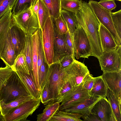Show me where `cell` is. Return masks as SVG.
Listing matches in <instances>:
<instances>
[{
	"instance_id": "1",
	"label": "cell",
	"mask_w": 121,
	"mask_h": 121,
	"mask_svg": "<svg viewBox=\"0 0 121 121\" xmlns=\"http://www.w3.org/2000/svg\"><path fill=\"white\" fill-rule=\"evenodd\" d=\"M75 15L78 24L84 29L89 40L91 56L99 58L103 53L99 32L100 23L88 3L85 1Z\"/></svg>"
},
{
	"instance_id": "2",
	"label": "cell",
	"mask_w": 121,
	"mask_h": 121,
	"mask_svg": "<svg viewBox=\"0 0 121 121\" xmlns=\"http://www.w3.org/2000/svg\"><path fill=\"white\" fill-rule=\"evenodd\" d=\"M30 95L15 71L13 72L6 85L0 91V102L6 103L18 97Z\"/></svg>"
},
{
	"instance_id": "3",
	"label": "cell",
	"mask_w": 121,
	"mask_h": 121,
	"mask_svg": "<svg viewBox=\"0 0 121 121\" xmlns=\"http://www.w3.org/2000/svg\"><path fill=\"white\" fill-rule=\"evenodd\" d=\"M40 97L33 98L13 108L3 116L4 121H25L31 116L40 105Z\"/></svg>"
},
{
	"instance_id": "4",
	"label": "cell",
	"mask_w": 121,
	"mask_h": 121,
	"mask_svg": "<svg viewBox=\"0 0 121 121\" xmlns=\"http://www.w3.org/2000/svg\"><path fill=\"white\" fill-rule=\"evenodd\" d=\"M72 37L74 57L78 60L81 58H88L91 56V48L89 40L85 30L78 24Z\"/></svg>"
},
{
	"instance_id": "5",
	"label": "cell",
	"mask_w": 121,
	"mask_h": 121,
	"mask_svg": "<svg viewBox=\"0 0 121 121\" xmlns=\"http://www.w3.org/2000/svg\"><path fill=\"white\" fill-rule=\"evenodd\" d=\"M54 30L53 19L50 16L41 30L45 60L48 66L54 62Z\"/></svg>"
},
{
	"instance_id": "6",
	"label": "cell",
	"mask_w": 121,
	"mask_h": 121,
	"mask_svg": "<svg viewBox=\"0 0 121 121\" xmlns=\"http://www.w3.org/2000/svg\"><path fill=\"white\" fill-rule=\"evenodd\" d=\"M12 21L20 27L26 35H32L40 28L38 18L33 13L31 6L16 15L12 14Z\"/></svg>"
},
{
	"instance_id": "7",
	"label": "cell",
	"mask_w": 121,
	"mask_h": 121,
	"mask_svg": "<svg viewBox=\"0 0 121 121\" xmlns=\"http://www.w3.org/2000/svg\"><path fill=\"white\" fill-rule=\"evenodd\" d=\"M98 59L103 72L121 70V45H118L114 49L103 52Z\"/></svg>"
},
{
	"instance_id": "8",
	"label": "cell",
	"mask_w": 121,
	"mask_h": 121,
	"mask_svg": "<svg viewBox=\"0 0 121 121\" xmlns=\"http://www.w3.org/2000/svg\"><path fill=\"white\" fill-rule=\"evenodd\" d=\"M88 4L100 23L110 32L117 45H121V39L114 26L111 16V12L103 8L96 1L91 0Z\"/></svg>"
},
{
	"instance_id": "9",
	"label": "cell",
	"mask_w": 121,
	"mask_h": 121,
	"mask_svg": "<svg viewBox=\"0 0 121 121\" xmlns=\"http://www.w3.org/2000/svg\"><path fill=\"white\" fill-rule=\"evenodd\" d=\"M47 75L49 80L51 100H55L60 90L66 81L61 72L60 63L55 62L48 66Z\"/></svg>"
},
{
	"instance_id": "10",
	"label": "cell",
	"mask_w": 121,
	"mask_h": 121,
	"mask_svg": "<svg viewBox=\"0 0 121 121\" xmlns=\"http://www.w3.org/2000/svg\"><path fill=\"white\" fill-rule=\"evenodd\" d=\"M60 69L66 80L68 81L72 86L79 85L84 76L90 73L86 66L75 59L67 67Z\"/></svg>"
},
{
	"instance_id": "11",
	"label": "cell",
	"mask_w": 121,
	"mask_h": 121,
	"mask_svg": "<svg viewBox=\"0 0 121 121\" xmlns=\"http://www.w3.org/2000/svg\"><path fill=\"white\" fill-rule=\"evenodd\" d=\"M89 93L82 87L81 83L78 86H72L70 91L63 98L59 110L62 111L89 98L91 96Z\"/></svg>"
},
{
	"instance_id": "12",
	"label": "cell",
	"mask_w": 121,
	"mask_h": 121,
	"mask_svg": "<svg viewBox=\"0 0 121 121\" xmlns=\"http://www.w3.org/2000/svg\"><path fill=\"white\" fill-rule=\"evenodd\" d=\"M102 76L108 88L121 102V70L103 72Z\"/></svg>"
},
{
	"instance_id": "13",
	"label": "cell",
	"mask_w": 121,
	"mask_h": 121,
	"mask_svg": "<svg viewBox=\"0 0 121 121\" xmlns=\"http://www.w3.org/2000/svg\"><path fill=\"white\" fill-rule=\"evenodd\" d=\"M91 111L101 121H117L111 104L106 97H102L94 105Z\"/></svg>"
},
{
	"instance_id": "14",
	"label": "cell",
	"mask_w": 121,
	"mask_h": 121,
	"mask_svg": "<svg viewBox=\"0 0 121 121\" xmlns=\"http://www.w3.org/2000/svg\"><path fill=\"white\" fill-rule=\"evenodd\" d=\"M9 33L14 49L16 59L24 48L26 35L13 21Z\"/></svg>"
},
{
	"instance_id": "15",
	"label": "cell",
	"mask_w": 121,
	"mask_h": 121,
	"mask_svg": "<svg viewBox=\"0 0 121 121\" xmlns=\"http://www.w3.org/2000/svg\"><path fill=\"white\" fill-rule=\"evenodd\" d=\"M42 37V31L39 28L32 35V46L33 74L36 86L40 91L38 72L37 69V61L40 42Z\"/></svg>"
},
{
	"instance_id": "16",
	"label": "cell",
	"mask_w": 121,
	"mask_h": 121,
	"mask_svg": "<svg viewBox=\"0 0 121 121\" xmlns=\"http://www.w3.org/2000/svg\"><path fill=\"white\" fill-rule=\"evenodd\" d=\"M15 71L30 95L36 99L39 98L40 92L36 86L32 72L30 71L29 75L20 70Z\"/></svg>"
},
{
	"instance_id": "17",
	"label": "cell",
	"mask_w": 121,
	"mask_h": 121,
	"mask_svg": "<svg viewBox=\"0 0 121 121\" xmlns=\"http://www.w3.org/2000/svg\"><path fill=\"white\" fill-rule=\"evenodd\" d=\"M11 9L0 19V58L2 51L8 36L12 21Z\"/></svg>"
},
{
	"instance_id": "18",
	"label": "cell",
	"mask_w": 121,
	"mask_h": 121,
	"mask_svg": "<svg viewBox=\"0 0 121 121\" xmlns=\"http://www.w3.org/2000/svg\"><path fill=\"white\" fill-rule=\"evenodd\" d=\"M103 97H91L75 105L62 110L67 112L81 114L83 115L91 112L95 104Z\"/></svg>"
},
{
	"instance_id": "19",
	"label": "cell",
	"mask_w": 121,
	"mask_h": 121,
	"mask_svg": "<svg viewBox=\"0 0 121 121\" xmlns=\"http://www.w3.org/2000/svg\"><path fill=\"white\" fill-rule=\"evenodd\" d=\"M53 63L59 62L63 57L69 52L65 40V35H60L54 28Z\"/></svg>"
},
{
	"instance_id": "20",
	"label": "cell",
	"mask_w": 121,
	"mask_h": 121,
	"mask_svg": "<svg viewBox=\"0 0 121 121\" xmlns=\"http://www.w3.org/2000/svg\"><path fill=\"white\" fill-rule=\"evenodd\" d=\"M1 56V59L6 65L12 68L16 59V57L14 49L9 33L2 51Z\"/></svg>"
},
{
	"instance_id": "21",
	"label": "cell",
	"mask_w": 121,
	"mask_h": 121,
	"mask_svg": "<svg viewBox=\"0 0 121 121\" xmlns=\"http://www.w3.org/2000/svg\"><path fill=\"white\" fill-rule=\"evenodd\" d=\"M99 32L103 52L113 49L118 45L110 32L101 23Z\"/></svg>"
},
{
	"instance_id": "22",
	"label": "cell",
	"mask_w": 121,
	"mask_h": 121,
	"mask_svg": "<svg viewBox=\"0 0 121 121\" xmlns=\"http://www.w3.org/2000/svg\"><path fill=\"white\" fill-rule=\"evenodd\" d=\"M60 103L56 100L50 101L43 112L37 115V121H48L59 110Z\"/></svg>"
},
{
	"instance_id": "23",
	"label": "cell",
	"mask_w": 121,
	"mask_h": 121,
	"mask_svg": "<svg viewBox=\"0 0 121 121\" xmlns=\"http://www.w3.org/2000/svg\"><path fill=\"white\" fill-rule=\"evenodd\" d=\"M108 88L102 75L94 78L93 86L89 92L91 97H106Z\"/></svg>"
},
{
	"instance_id": "24",
	"label": "cell",
	"mask_w": 121,
	"mask_h": 121,
	"mask_svg": "<svg viewBox=\"0 0 121 121\" xmlns=\"http://www.w3.org/2000/svg\"><path fill=\"white\" fill-rule=\"evenodd\" d=\"M33 98L31 95L22 96L7 103L0 102V115L3 116L5 115L13 108Z\"/></svg>"
},
{
	"instance_id": "25",
	"label": "cell",
	"mask_w": 121,
	"mask_h": 121,
	"mask_svg": "<svg viewBox=\"0 0 121 121\" xmlns=\"http://www.w3.org/2000/svg\"><path fill=\"white\" fill-rule=\"evenodd\" d=\"M82 114L67 112L59 110L49 120L50 121H81Z\"/></svg>"
},
{
	"instance_id": "26",
	"label": "cell",
	"mask_w": 121,
	"mask_h": 121,
	"mask_svg": "<svg viewBox=\"0 0 121 121\" xmlns=\"http://www.w3.org/2000/svg\"><path fill=\"white\" fill-rule=\"evenodd\" d=\"M60 14L66 23L68 30L70 34L72 35L78 26L75 14L71 12L62 9Z\"/></svg>"
},
{
	"instance_id": "27",
	"label": "cell",
	"mask_w": 121,
	"mask_h": 121,
	"mask_svg": "<svg viewBox=\"0 0 121 121\" xmlns=\"http://www.w3.org/2000/svg\"><path fill=\"white\" fill-rule=\"evenodd\" d=\"M21 52L26 57L30 71L32 72V46L31 35H26L25 45Z\"/></svg>"
},
{
	"instance_id": "28",
	"label": "cell",
	"mask_w": 121,
	"mask_h": 121,
	"mask_svg": "<svg viewBox=\"0 0 121 121\" xmlns=\"http://www.w3.org/2000/svg\"><path fill=\"white\" fill-rule=\"evenodd\" d=\"M106 97L111 104L117 121H121V102L108 88Z\"/></svg>"
},
{
	"instance_id": "29",
	"label": "cell",
	"mask_w": 121,
	"mask_h": 121,
	"mask_svg": "<svg viewBox=\"0 0 121 121\" xmlns=\"http://www.w3.org/2000/svg\"><path fill=\"white\" fill-rule=\"evenodd\" d=\"M48 9L53 20L59 17L62 9L61 0H42Z\"/></svg>"
},
{
	"instance_id": "30",
	"label": "cell",
	"mask_w": 121,
	"mask_h": 121,
	"mask_svg": "<svg viewBox=\"0 0 121 121\" xmlns=\"http://www.w3.org/2000/svg\"><path fill=\"white\" fill-rule=\"evenodd\" d=\"M82 2V0H61V9L76 14L81 8Z\"/></svg>"
},
{
	"instance_id": "31",
	"label": "cell",
	"mask_w": 121,
	"mask_h": 121,
	"mask_svg": "<svg viewBox=\"0 0 121 121\" xmlns=\"http://www.w3.org/2000/svg\"><path fill=\"white\" fill-rule=\"evenodd\" d=\"M12 69L14 71L20 70L30 75L26 57L23 53L21 52L17 56Z\"/></svg>"
},
{
	"instance_id": "32",
	"label": "cell",
	"mask_w": 121,
	"mask_h": 121,
	"mask_svg": "<svg viewBox=\"0 0 121 121\" xmlns=\"http://www.w3.org/2000/svg\"><path fill=\"white\" fill-rule=\"evenodd\" d=\"M38 16L42 30L46 20L50 16L49 10L42 0H39Z\"/></svg>"
},
{
	"instance_id": "33",
	"label": "cell",
	"mask_w": 121,
	"mask_h": 121,
	"mask_svg": "<svg viewBox=\"0 0 121 121\" xmlns=\"http://www.w3.org/2000/svg\"><path fill=\"white\" fill-rule=\"evenodd\" d=\"M34 0H17L12 9V14L16 15L30 8Z\"/></svg>"
},
{
	"instance_id": "34",
	"label": "cell",
	"mask_w": 121,
	"mask_h": 121,
	"mask_svg": "<svg viewBox=\"0 0 121 121\" xmlns=\"http://www.w3.org/2000/svg\"><path fill=\"white\" fill-rule=\"evenodd\" d=\"M53 21L54 27L60 35H64L67 32L68 29L67 24L60 14L58 17Z\"/></svg>"
},
{
	"instance_id": "35",
	"label": "cell",
	"mask_w": 121,
	"mask_h": 121,
	"mask_svg": "<svg viewBox=\"0 0 121 121\" xmlns=\"http://www.w3.org/2000/svg\"><path fill=\"white\" fill-rule=\"evenodd\" d=\"M13 72L12 68L7 65L0 67V91L6 85Z\"/></svg>"
},
{
	"instance_id": "36",
	"label": "cell",
	"mask_w": 121,
	"mask_h": 121,
	"mask_svg": "<svg viewBox=\"0 0 121 121\" xmlns=\"http://www.w3.org/2000/svg\"><path fill=\"white\" fill-rule=\"evenodd\" d=\"M48 67V65L46 62L44 58L38 71V78L40 92L46 81L47 73Z\"/></svg>"
},
{
	"instance_id": "37",
	"label": "cell",
	"mask_w": 121,
	"mask_h": 121,
	"mask_svg": "<svg viewBox=\"0 0 121 121\" xmlns=\"http://www.w3.org/2000/svg\"><path fill=\"white\" fill-rule=\"evenodd\" d=\"M47 76L46 83L40 92L41 102L44 105H46L51 100L49 80L47 74Z\"/></svg>"
},
{
	"instance_id": "38",
	"label": "cell",
	"mask_w": 121,
	"mask_h": 121,
	"mask_svg": "<svg viewBox=\"0 0 121 121\" xmlns=\"http://www.w3.org/2000/svg\"><path fill=\"white\" fill-rule=\"evenodd\" d=\"M112 21L115 30L121 39V10L111 13Z\"/></svg>"
},
{
	"instance_id": "39",
	"label": "cell",
	"mask_w": 121,
	"mask_h": 121,
	"mask_svg": "<svg viewBox=\"0 0 121 121\" xmlns=\"http://www.w3.org/2000/svg\"><path fill=\"white\" fill-rule=\"evenodd\" d=\"M17 0H0V19L10 9H12Z\"/></svg>"
},
{
	"instance_id": "40",
	"label": "cell",
	"mask_w": 121,
	"mask_h": 121,
	"mask_svg": "<svg viewBox=\"0 0 121 121\" xmlns=\"http://www.w3.org/2000/svg\"><path fill=\"white\" fill-rule=\"evenodd\" d=\"M72 87L68 81H66L60 90L57 98L56 100L61 103L64 97L70 91Z\"/></svg>"
},
{
	"instance_id": "41",
	"label": "cell",
	"mask_w": 121,
	"mask_h": 121,
	"mask_svg": "<svg viewBox=\"0 0 121 121\" xmlns=\"http://www.w3.org/2000/svg\"><path fill=\"white\" fill-rule=\"evenodd\" d=\"M75 59L74 56L72 53H67L59 62L60 68L63 69L67 67L72 63Z\"/></svg>"
},
{
	"instance_id": "42",
	"label": "cell",
	"mask_w": 121,
	"mask_h": 121,
	"mask_svg": "<svg viewBox=\"0 0 121 121\" xmlns=\"http://www.w3.org/2000/svg\"><path fill=\"white\" fill-rule=\"evenodd\" d=\"M94 80V78L92 77L89 73L84 76L81 83L82 87L89 92L93 86Z\"/></svg>"
},
{
	"instance_id": "43",
	"label": "cell",
	"mask_w": 121,
	"mask_h": 121,
	"mask_svg": "<svg viewBox=\"0 0 121 121\" xmlns=\"http://www.w3.org/2000/svg\"><path fill=\"white\" fill-rule=\"evenodd\" d=\"M98 3L103 8L111 12L117 7L115 0H100Z\"/></svg>"
},
{
	"instance_id": "44",
	"label": "cell",
	"mask_w": 121,
	"mask_h": 121,
	"mask_svg": "<svg viewBox=\"0 0 121 121\" xmlns=\"http://www.w3.org/2000/svg\"><path fill=\"white\" fill-rule=\"evenodd\" d=\"M72 37V35L70 34L68 30L65 35V41L68 52L74 55Z\"/></svg>"
},
{
	"instance_id": "45",
	"label": "cell",
	"mask_w": 121,
	"mask_h": 121,
	"mask_svg": "<svg viewBox=\"0 0 121 121\" xmlns=\"http://www.w3.org/2000/svg\"><path fill=\"white\" fill-rule=\"evenodd\" d=\"M44 58V55L43 47L42 37L39 44L37 61V69L38 74L39 70Z\"/></svg>"
},
{
	"instance_id": "46",
	"label": "cell",
	"mask_w": 121,
	"mask_h": 121,
	"mask_svg": "<svg viewBox=\"0 0 121 121\" xmlns=\"http://www.w3.org/2000/svg\"><path fill=\"white\" fill-rule=\"evenodd\" d=\"M81 118L84 121H101L98 116L91 111L83 115Z\"/></svg>"
},
{
	"instance_id": "47",
	"label": "cell",
	"mask_w": 121,
	"mask_h": 121,
	"mask_svg": "<svg viewBox=\"0 0 121 121\" xmlns=\"http://www.w3.org/2000/svg\"><path fill=\"white\" fill-rule=\"evenodd\" d=\"M118 0V1H121V0Z\"/></svg>"
},
{
	"instance_id": "48",
	"label": "cell",
	"mask_w": 121,
	"mask_h": 121,
	"mask_svg": "<svg viewBox=\"0 0 121 121\" xmlns=\"http://www.w3.org/2000/svg\"></svg>"
}]
</instances>
